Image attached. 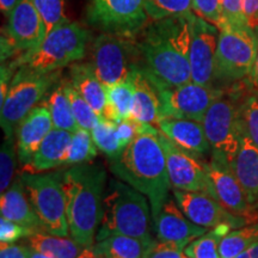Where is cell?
Returning a JSON list of instances; mask_svg holds the SVG:
<instances>
[{"instance_id":"cell-1","label":"cell","mask_w":258,"mask_h":258,"mask_svg":"<svg viewBox=\"0 0 258 258\" xmlns=\"http://www.w3.org/2000/svg\"><path fill=\"white\" fill-rule=\"evenodd\" d=\"M195 14L154 21L138 43L147 73L157 89L175 88L191 82L190 44Z\"/></svg>"},{"instance_id":"cell-45","label":"cell","mask_w":258,"mask_h":258,"mask_svg":"<svg viewBox=\"0 0 258 258\" xmlns=\"http://www.w3.org/2000/svg\"><path fill=\"white\" fill-rule=\"evenodd\" d=\"M243 8L247 25L254 31L258 29V0H243Z\"/></svg>"},{"instance_id":"cell-47","label":"cell","mask_w":258,"mask_h":258,"mask_svg":"<svg viewBox=\"0 0 258 258\" xmlns=\"http://www.w3.org/2000/svg\"><path fill=\"white\" fill-rule=\"evenodd\" d=\"M235 258H258V239Z\"/></svg>"},{"instance_id":"cell-2","label":"cell","mask_w":258,"mask_h":258,"mask_svg":"<svg viewBox=\"0 0 258 258\" xmlns=\"http://www.w3.org/2000/svg\"><path fill=\"white\" fill-rule=\"evenodd\" d=\"M70 234L83 249L96 240L103 217L106 173L99 164H80L61 173Z\"/></svg>"},{"instance_id":"cell-8","label":"cell","mask_w":258,"mask_h":258,"mask_svg":"<svg viewBox=\"0 0 258 258\" xmlns=\"http://www.w3.org/2000/svg\"><path fill=\"white\" fill-rule=\"evenodd\" d=\"M256 56V31L225 27L220 29L215 55L214 80L231 84L250 77Z\"/></svg>"},{"instance_id":"cell-29","label":"cell","mask_w":258,"mask_h":258,"mask_svg":"<svg viewBox=\"0 0 258 258\" xmlns=\"http://www.w3.org/2000/svg\"><path fill=\"white\" fill-rule=\"evenodd\" d=\"M231 231L232 226L228 224L219 225L186 245L184 253L189 258H220L219 245L222 238Z\"/></svg>"},{"instance_id":"cell-12","label":"cell","mask_w":258,"mask_h":258,"mask_svg":"<svg viewBox=\"0 0 258 258\" xmlns=\"http://www.w3.org/2000/svg\"><path fill=\"white\" fill-rule=\"evenodd\" d=\"M206 169L209 179L208 195L217 200L232 214L246 219L249 224L256 221L258 214L252 213V205L247 200L227 158L213 152L211 160L206 163Z\"/></svg>"},{"instance_id":"cell-30","label":"cell","mask_w":258,"mask_h":258,"mask_svg":"<svg viewBox=\"0 0 258 258\" xmlns=\"http://www.w3.org/2000/svg\"><path fill=\"white\" fill-rule=\"evenodd\" d=\"M97 147L93 141L91 132L88 129L78 128L72 133V139L66 158H64L63 166H74L80 164L91 163L97 157Z\"/></svg>"},{"instance_id":"cell-44","label":"cell","mask_w":258,"mask_h":258,"mask_svg":"<svg viewBox=\"0 0 258 258\" xmlns=\"http://www.w3.org/2000/svg\"><path fill=\"white\" fill-rule=\"evenodd\" d=\"M31 250L29 245L2 244L0 258H30Z\"/></svg>"},{"instance_id":"cell-17","label":"cell","mask_w":258,"mask_h":258,"mask_svg":"<svg viewBox=\"0 0 258 258\" xmlns=\"http://www.w3.org/2000/svg\"><path fill=\"white\" fill-rule=\"evenodd\" d=\"M172 194L185 217L202 227L214 228L221 224H228L232 228H240L244 227L245 224H249L246 219L232 214L206 192L173 189Z\"/></svg>"},{"instance_id":"cell-36","label":"cell","mask_w":258,"mask_h":258,"mask_svg":"<svg viewBox=\"0 0 258 258\" xmlns=\"http://www.w3.org/2000/svg\"><path fill=\"white\" fill-rule=\"evenodd\" d=\"M240 135H245L258 148V96H249L239 105Z\"/></svg>"},{"instance_id":"cell-33","label":"cell","mask_w":258,"mask_h":258,"mask_svg":"<svg viewBox=\"0 0 258 258\" xmlns=\"http://www.w3.org/2000/svg\"><path fill=\"white\" fill-rule=\"evenodd\" d=\"M62 86L64 93H66L67 98H69L71 109H72L78 127L88 129V131L91 132L96 127V124L98 123L99 116L91 108V105L80 96V93L77 91L76 88L72 85V83L64 82L62 83Z\"/></svg>"},{"instance_id":"cell-38","label":"cell","mask_w":258,"mask_h":258,"mask_svg":"<svg viewBox=\"0 0 258 258\" xmlns=\"http://www.w3.org/2000/svg\"><path fill=\"white\" fill-rule=\"evenodd\" d=\"M46 25L47 35L69 19L64 15V0H31Z\"/></svg>"},{"instance_id":"cell-26","label":"cell","mask_w":258,"mask_h":258,"mask_svg":"<svg viewBox=\"0 0 258 258\" xmlns=\"http://www.w3.org/2000/svg\"><path fill=\"white\" fill-rule=\"evenodd\" d=\"M134 104V84L132 77L106 88V105L102 117L120 123L131 118Z\"/></svg>"},{"instance_id":"cell-24","label":"cell","mask_w":258,"mask_h":258,"mask_svg":"<svg viewBox=\"0 0 258 258\" xmlns=\"http://www.w3.org/2000/svg\"><path fill=\"white\" fill-rule=\"evenodd\" d=\"M235 176L251 205L258 203V148L250 139L240 135V145L231 161Z\"/></svg>"},{"instance_id":"cell-46","label":"cell","mask_w":258,"mask_h":258,"mask_svg":"<svg viewBox=\"0 0 258 258\" xmlns=\"http://www.w3.org/2000/svg\"><path fill=\"white\" fill-rule=\"evenodd\" d=\"M254 31H256V56H254L253 66L250 73V78L252 80L253 85L258 89V29H256Z\"/></svg>"},{"instance_id":"cell-15","label":"cell","mask_w":258,"mask_h":258,"mask_svg":"<svg viewBox=\"0 0 258 258\" xmlns=\"http://www.w3.org/2000/svg\"><path fill=\"white\" fill-rule=\"evenodd\" d=\"M158 138L165 154L167 173L173 189L208 194L209 179L205 161L182 150L164 134L159 133Z\"/></svg>"},{"instance_id":"cell-13","label":"cell","mask_w":258,"mask_h":258,"mask_svg":"<svg viewBox=\"0 0 258 258\" xmlns=\"http://www.w3.org/2000/svg\"><path fill=\"white\" fill-rule=\"evenodd\" d=\"M160 118L176 117L202 122L209 106L222 93L221 90L189 82L175 88L158 89Z\"/></svg>"},{"instance_id":"cell-35","label":"cell","mask_w":258,"mask_h":258,"mask_svg":"<svg viewBox=\"0 0 258 258\" xmlns=\"http://www.w3.org/2000/svg\"><path fill=\"white\" fill-rule=\"evenodd\" d=\"M148 17L153 21L192 14V0H146Z\"/></svg>"},{"instance_id":"cell-43","label":"cell","mask_w":258,"mask_h":258,"mask_svg":"<svg viewBox=\"0 0 258 258\" xmlns=\"http://www.w3.org/2000/svg\"><path fill=\"white\" fill-rule=\"evenodd\" d=\"M138 135H140V123L139 122L132 120V118H128V120L122 121L117 124L116 137H117L118 145H120L122 151L128 145L133 143V140Z\"/></svg>"},{"instance_id":"cell-22","label":"cell","mask_w":258,"mask_h":258,"mask_svg":"<svg viewBox=\"0 0 258 258\" xmlns=\"http://www.w3.org/2000/svg\"><path fill=\"white\" fill-rule=\"evenodd\" d=\"M132 80L134 84V104L131 118L140 123L158 127L160 120V99L157 86L140 67L132 74Z\"/></svg>"},{"instance_id":"cell-42","label":"cell","mask_w":258,"mask_h":258,"mask_svg":"<svg viewBox=\"0 0 258 258\" xmlns=\"http://www.w3.org/2000/svg\"><path fill=\"white\" fill-rule=\"evenodd\" d=\"M31 233V230L17 222L9 220V219H0V241L2 244H15L22 238H28Z\"/></svg>"},{"instance_id":"cell-39","label":"cell","mask_w":258,"mask_h":258,"mask_svg":"<svg viewBox=\"0 0 258 258\" xmlns=\"http://www.w3.org/2000/svg\"><path fill=\"white\" fill-rule=\"evenodd\" d=\"M194 14L219 28L227 27L222 14L221 0H192Z\"/></svg>"},{"instance_id":"cell-34","label":"cell","mask_w":258,"mask_h":258,"mask_svg":"<svg viewBox=\"0 0 258 258\" xmlns=\"http://www.w3.org/2000/svg\"><path fill=\"white\" fill-rule=\"evenodd\" d=\"M116 129H117V123L104 117H99L98 123L91 131L96 146L110 160H114L122 153L116 137Z\"/></svg>"},{"instance_id":"cell-37","label":"cell","mask_w":258,"mask_h":258,"mask_svg":"<svg viewBox=\"0 0 258 258\" xmlns=\"http://www.w3.org/2000/svg\"><path fill=\"white\" fill-rule=\"evenodd\" d=\"M16 151L15 137H5L0 151V191L4 194L12 184L16 170Z\"/></svg>"},{"instance_id":"cell-4","label":"cell","mask_w":258,"mask_h":258,"mask_svg":"<svg viewBox=\"0 0 258 258\" xmlns=\"http://www.w3.org/2000/svg\"><path fill=\"white\" fill-rule=\"evenodd\" d=\"M144 194L121 179H111L105 190L103 217L96 241L109 235L137 238L148 247L154 243L151 234V205Z\"/></svg>"},{"instance_id":"cell-48","label":"cell","mask_w":258,"mask_h":258,"mask_svg":"<svg viewBox=\"0 0 258 258\" xmlns=\"http://www.w3.org/2000/svg\"><path fill=\"white\" fill-rule=\"evenodd\" d=\"M21 0H0V9L2 12L5 15H10Z\"/></svg>"},{"instance_id":"cell-20","label":"cell","mask_w":258,"mask_h":258,"mask_svg":"<svg viewBox=\"0 0 258 258\" xmlns=\"http://www.w3.org/2000/svg\"><path fill=\"white\" fill-rule=\"evenodd\" d=\"M160 133L192 156L202 158L211 152L212 146L206 137L202 122L176 117H163L158 122Z\"/></svg>"},{"instance_id":"cell-28","label":"cell","mask_w":258,"mask_h":258,"mask_svg":"<svg viewBox=\"0 0 258 258\" xmlns=\"http://www.w3.org/2000/svg\"><path fill=\"white\" fill-rule=\"evenodd\" d=\"M92 247L99 258H143L147 249L141 240L123 234L109 235Z\"/></svg>"},{"instance_id":"cell-49","label":"cell","mask_w":258,"mask_h":258,"mask_svg":"<svg viewBox=\"0 0 258 258\" xmlns=\"http://www.w3.org/2000/svg\"><path fill=\"white\" fill-rule=\"evenodd\" d=\"M77 258H99V257L97 256V253L95 252V250H93V247L90 246V247H85V249L80 252V254Z\"/></svg>"},{"instance_id":"cell-7","label":"cell","mask_w":258,"mask_h":258,"mask_svg":"<svg viewBox=\"0 0 258 258\" xmlns=\"http://www.w3.org/2000/svg\"><path fill=\"white\" fill-rule=\"evenodd\" d=\"M59 73H36L19 69L15 74L4 103L0 105V123L5 137H14L23 118L43 98Z\"/></svg>"},{"instance_id":"cell-31","label":"cell","mask_w":258,"mask_h":258,"mask_svg":"<svg viewBox=\"0 0 258 258\" xmlns=\"http://www.w3.org/2000/svg\"><path fill=\"white\" fill-rule=\"evenodd\" d=\"M46 105L49 109L54 128L62 129L70 133H74L79 128L71 109L69 98L64 93L62 84L50 93Z\"/></svg>"},{"instance_id":"cell-9","label":"cell","mask_w":258,"mask_h":258,"mask_svg":"<svg viewBox=\"0 0 258 258\" xmlns=\"http://www.w3.org/2000/svg\"><path fill=\"white\" fill-rule=\"evenodd\" d=\"M135 48L127 36L103 32L92 44L91 66L97 78L105 88L129 79L138 64L135 63Z\"/></svg>"},{"instance_id":"cell-32","label":"cell","mask_w":258,"mask_h":258,"mask_svg":"<svg viewBox=\"0 0 258 258\" xmlns=\"http://www.w3.org/2000/svg\"><path fill=\"white\" fill-rule=\"evenodd\" d=\"M258 239V224L234 228L226 234L219 245L220 258H235Z\"/></svg>"},{"instance_id":"cell-23","label":"cell","mask_w":258,"mask_h":258,"mask_svg":"<svg viewBox=\"0 0 258 258\" xmlns=\"http://www.w3.org/2000/svg\"><path fill=\"white\" fill-rule=\"evenodd\" d=\"M0 212L3 218L17 222L32 232H43L40 219L32 208L21 178L2 194Z\"/></svg>"},{"instance_id":"cell-21","label":"cell","mask_w":258,"mask_h":258,"mask_svg":"<svg viewBox=\"0 0 258 258\" xmlns=\"http://www.w3.org/2000/svg\"><path fill=\"white\" fill-rule=\"evenodd\" d=\"M72 133L53 128L42 141L36 153L28 164L22 166L21 173H41L63 166Z\"/></svg>"},{"instance_id":"cell-16","label":"cell","mask_w":258,"mask_h":258,"mask_svg":"<svg viewBox=\"0 0 258 258\" xmlns=\"http://www.w3.org/2000/svg\"><path fill=\"white\" fill-rule=\"evenodd\" d=\"M219 32L220 30L214 24L194 16L190 44L191 82L213 88Z\"/></svg>"},{"instance_id":"cell-27","label":"cell","mask_w":258,"mask_h":258,"mask_svg":"<svg viewBox=\"0 0 258 258\" xmlns=\"http://www.w3.org/2000/svg\"><path fill=\"white\" fill-rule=\"evenodd\" d=\"M32 250L53 258H77L84 250L73 238L60 237L47 232H34L28 237Z\"/></svg>"},{"instance_id":"cell-19","label":"cell","mask_w":258,"mask_h":258,"mask_svg":"<svg viewBox=\"0 0 258 258\" xmlns=\"http://www.w3.org/2000/svg\"><path fill=\"white\" fill-rule=\"evenodd\" d=\"M53 120L46 104L36 105L16 128L17 156L22 166L28 164L36 153L42 141L53 129Z\"/></svg>"},{"instance_id":"cell-41","label":"cell","mask_w":258,"mask_h":258,"mask_svg":"<svg viewBox=\"0 0 258 258\" xmlns=\"http://www.w3.org/2000/svg\"><path fill=\"white\" fill-rule=\"evenodd\" d=\"M222 14L228 27L250 29L245 18L243 0H221ZM252 30V29H251Z\"/></svg>"},{"instance_id":"cell-40","label":"cell","mask_w":258,"mask_h":258,"mask_svg":"<svg viewBox=\"0 0 258 258\" xmlns=\"http://www.w3.org/2000/svg\"><path fill=\"white\" fill-rule=\"evenodd\" d=\"M186 244L172 241H154L145 251L143 258H189L184 253Z\"/></svg>"},{"instance_id":"cell-3","label":"cell","mask_w":258,"mask_h":258,"mask_svg":"<svg viewBox=\"0 0 258 258\" xmlns=\"http://www.w3.org/2000/svg\"><path fill=\"white\" fill-rule=\"evenodd\" d=\"M159 133L140 134L122 153L110 160L116 178L123 180L148 199L152 220L169 199L171 185Z\"/></svg>"},{"instance_id":"cell-18","label":"cell","mask_w":258,"mask_h":258,"mask_svg":"<svg viewBox=\"0 0 258 258\" xmlns=\"http://www.w3.org/2000/svg\"><path fill=\"white\" fill-rule=\"evenodd\" d=\"M153 228L158 240L186 245L207 232L206 227L190 221L177 205L176 200L170 198L153 219Z\"/></svg>"},{"instance_id":"cell-50","label":"cell","mask_w":258,"mask_h":258,"mask_svg":"<svg viewBox=\"0 0 258 258\" xmlns=\"http://www.w3.org/2000/svg\"><path fill=\"white\" fill-rule=\"evenodd\" d=\"M30 258H53V257L47 256V254H44V253L37 252V251H35V250H31Z\"/></svg>"},{"instance_id":"cell-11","label":"cell","mask_w":258,"mask_h":258,"mask_svg":"<svg viewBox=\"0 0 258 258\" xmlns=\"http://www.w3.org/2000/svg\"><path fill=\"white\" fill-rule=\"evenodd\" d=\"M86 17L103 32L129 37L146 24V0H91Z\"/></svg>"},{"instance_id":"cell-5","label":"cell","mask_w":258,"mask_h":258,"mask_svg":"<svg viewBox=\"0 0 258 258\" xmlns=\"http://www.w3.org/2000/svg\"><path fill=\"white\" fill-rule=\"evenodd\" d=\"M90 34L76 22L66 21L53 29L35 49L23 53L11 63L36 73H50L85 56Z\"/></svg>"},{"instance_id":"cell-10","label":"cell","mask_w":258,"mask_h":258,"mask_svg":"<svg viewBox=\"0 0 258 258\" xmlns=\"http://www.w3.org/2000/svg\"><path fill=\"white\" fill-rule=\"evenodd\" d=\"M239 105L234 96L225 93L209 106L202 124L213 152L233 160L240 145Z\"/></svg>"},{"instance_id":"cell-14","label":"cell","mask_w":258,"mask_h":258,"mask_svg":"<svg viewBox=\"0 0 258 258\" xmlns=\"http://www.w3.org/2000/svg\"><path fill=\"white\" fill-rule=\"evenodd\" d=\"M46 36V25L31 0H21L9 15L6 37L2 40V61L16 51L35 49Z\"/></svg>"},{"instance_id":"cell-6","label":"cell","mask_w":258,"mask_h":258,"mask_svg":"<svg viewBox=\"0 0 258 258\" xmlns=\"http://www.w3.org/2000/svg\"><path fill=\"white\" fill-rule=\"evenodd\" d=\"M43 232L67 237L70 234L66 200L59 173H21L19 177Z\"/></svg>"},{"instance_id":"cell-25","label":"cell","mask_w":258,"mask_h":258,"mask_svg":"<svg viewBox=\"0 0 258 258\" xmlns=\"http://www.w3.org/2000/svg\"><path fill=\"white\" fill-rule=\"evenodd\" d=\"M71 79L80 96L102 117L106 105V88L97 78L91 63H74L71 67Z\"/></svg>"}]
</instances>
